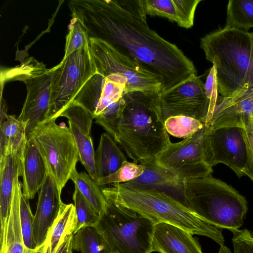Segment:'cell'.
<instances>
[{
    "label": "cell",
    "instance_id": "4316f807",
    "mask_svg": "<svg viewBox=\"0 0 253 253\" xmlns=\"http://www.w3.org/2000/svg\"><path fill=\"white\" fill-rule=\"evenodd\" d=\"M226 27L248 31L253 27V0H230Z\"/></svg>",
    "mask_w": 253,
    "mask_h": 253
},
{
    "label": "cell",
    "instance_id": "277c9868",
    "mask_svg": "<svg viewBox=\"0 0 253 253\" xmlns=\"http://www.w3.org/2000/svg\"><path fill=\"white\" fill-rule=\"evenodd\" d=\"M107 202L131 209L155 224L166 223L192 234L204 236L224 245L222 231L206 222L189 207L170 196L155 190L125 187L120 184L102 189Z\"/></svg>",
    "mask_w": 253,
    "mask_h": 253
},
{
    "label": "cell",
    "instance_id": "8992f818",
    "mask_svg": "<svg viewBox=\"0 0 253 253\" xmlns=\"http://www.w3.org/2000/svg\"><path fill=\"white\" fill-rule=\"evenodd\" d=\"M108 202L94 227L109 253H151L155 224L137 211Z\"/></svg>",
    "mask_w": 253,
    "mask_h": 253
},
{
    "label": "cell",
    "instance_id": "484cf974",
    "mask_svg": "<svg viewBox=\"0 0 253 253\" xmlns=\"http://www.w3.org/2000/svg\"><path fill=\"white\" fill-rule=\"evenodd\" d=\"M70 179L100 216L106 210L108 202L100 185L88 174L83 172L79 173L77 169L73 173Z\"/></svg>",
    "mask_w": 253,
    "mask_h": 253
},
{
    "label": "cell",
    "instance_id": "d4e9b609",
    "mask_svg": "<svg viewBox=\"0 0 253 253\" xmlns=\"http://www.w3.org/2000/svg\"><path fill=\"white\" fill-rule=\"evenodd\" d=\"M77 223L75 206L63 203L58 216L49 229L38 253H54L62 239L74 234Z\"/></svg>",
    "mask_w": 253,
    "mask_h": 253
},
{
    "label": "cell",
    "instance_id": "836d02e7",
    "mask_svg": "<svg viewBox=\"0 0 253 253\" xmlns=\"http://www.w3.org/2000/svg\"><path fill=\"white\" fill-rule=\"evenodd\" d=\"M144 170L143 165L125 161L120 168L114 173L98 180L99 185L109 184L123 183L131 181L142 174Z\"/></svg>",
    "mask_w": 253,
    "mask_h": 253
},
{
    "label": "cell",
    "instance_id": "83f0119b",
    "mask_svg": "<svg viewBox=\"0 0 253 253\" xmlns=\"http://www.w3.org/2000/svg\"><path fill=\"white\" fill-rule=\"evenodd\" d=\"M68 123L76 144L80 161L88 175L96 181L97 177L95 163V151L91 137L84 134L71 122L68 121Z\"/></svg>",
    "mask_w": 253,
    "mask_h": 253
},
{
    "label": "cell",
    "instance_id": "2e32d148",
    "mask_svg": "<svg viewBox=\"0 0 253 253\" xmlns=\"http://www.w3.org/2000/svg\"><path fill=\"white\" fill-rule=\"evenodd\" d=\"M140 164L144 167L141 175L131 181L119 184L127 188L162 192L188 207L184 196L183 180L179 176L160 165L155 159Z\"/></svg>",
    "mask_w": 253,
    "mask_h": 253
},
{
    "label": "cell",
    "instance_id": "f35d334b",
    "mask_svg": "<svg viewBox=\"0 0 253 253\" xmlns=\"http://www.w3.org/2000/svg\"><path fill=\"white\" fill-rule=\"evenodd\" d=\"M73 234L63 238L54 253H72Z\"/></svg>",
    "mask_w": 253,
    "mask_h": 253
},
{
    "label": "cell",
    "instance_id": "ac0fdd59",
    "mask_svg": "<svg viewBox=\"0 0 253 253\" xmlns=\"http://www.w3.org/2000/svg\"><path fill=\"white\" fill-rule=\"evenodd\" d=\"M24 148L0 157V253L5 252L14 181L22 176Z\"/></svg>",
    "mask_w": 253,
    "mask_h": 253
},
{
    "label": "cell",
    "instance_id": "6da1fadb",
    "mask_svg": "<svg viewBox=\"0 0 253 253\" xmlns=\"http://www.w3.org/2000/svg\"><path fill=\"white\" fill-rule=\"evenodd\" d=\"M68 5L89 38L105 42L156 75L163 91L196 75L183 51L150 28L143 0H71Z\"/></svg>",
    "mask_w": 253,
    "mask_h": 253
},
{
    "label": "cell",
    "instance_id": "8d00e7d4",
    "mask_svg": "<svg viewBox=\"0 0 253 253\" xmlns=\"http://www.w3.org/2000/svg\"><path fill=\"white\" fill-rule=\"evenodd\" d=\"M205 94L208 107V123H210L216 105L218 92V82L216 77V71L214 65L211 68L204 83Z\"/></svg>",
    "mask_w": 253,
    "mask_h": 253
},
{
    "label": "cell",
    "instance_id": "4dcf8cb0",
    "mask_svg": "<svg viewBox=\"0 0 253 253\" xmlns=\"http://www.w3.org/2000/svg\"><path fill=\"white\" fill-rule=\"evenodd\" d=\"M73 200L77 217L76 226L74 234L82 228L94 227L97 224L100 215L76 186L73 195Z\"/></svg>",
    "mask_w": 253,
    "mask_h": 253
},
{
    "label": "cell",
    "instance_id": "f1b7e54d",
    "mask_svg": "<svg viewBox=\"0 0 253 253\" xmlns=\"http://www.w3.org/2000/svg\"><path fill=\"white\" fill-rule=\"evenodd\" d=\"M72 248L81 253H109L105 240L92 227L82 228L73 234Z\"/></svg>",
    "mask_w": 253,
    "mask_h": 253
},
{
    "label": "cell",
    "instance_id": "4fadbf2b",
    "mask_svg": "<svg viewBox=\"0 0 253 253\" xmlns=\"http://www.w3.org/2000/svg\"><path fill=\"white\" fill-rule=\"evenodd\" d=\"M158 97L164 121L171 116L182 115L208 124V107L204 83L196 75L158 93Z\"/></svg>",
    "mask_w": 253,
    "mask_h": 253
},
{
    "label": "cell",
    "instance_id": "1f68e13d",
    "mask_svg": "<svg viewBox=\"0 0 253 253\" xmlns=\"http://www.w3.org/2000/svg\"><path fill=\"white\" fill-rule=\"evenodd\" d=\"M68 29L69 32L66 37L63 58L88 44L89 38L86 31L77 18H72L68 26Z\"/></svg>",
    "mask_w": 253,
    "mask_h": 253
},
{
    "label": "cell",
    "instance_id": "ba28073f",
    "mask_svg": "<svg viewBox=\"0 0 253 253\" xmlns=\"http://www.w3.org/2000/svg\"><path fill=\"white\" fill-rule=\"evenodd\" d=\"M55 119L37 126L31 137L61 192L71 179L80 161L76 144L69 127L58 125Z\"/></svg>",
    "mask_w": 253,
    "mask_h": 253
},
{
    "label": "cell",
    "instance_id": "44dd1931",
    "mask_svg": "<svg viewBox=\"0 0 253 253\" xmlns=\"http://www.w3.org/2000/svg\"><path fill=\"white\" fill-rule=\"evenodd\" d=\"M47 169L33 139H27L22 161V193L28 200L34 198L44 181Z\"/></svg>",
    "mask_w": 253,
    "mask_h": 253
},
{
    "label": "cell",
    "instance_id": "9c48e42d",
    "mask_svg": "<svg viewBox=\"0 0 253 253\" xmlns=\"http://www.w3.org/2000/svg\"><path fill=\"white\" fill-rule=\"evenodd\" d=\"M51 69L49 120H56L97 71L88 44L63 58Z\"/></svg>",
    "mask_w": 253,
    "mask_h": 253
},
{
    "label": "cell",
    "instance_id": "cb8c5ba5",
    "mask_svg": "<svg viewBox=\"0 0 253 253\" xmlns=\"http://www.w3.org/2000/svg\"><path fill=\"white\" fill-rule=\"evenodd\" d=\"M125 161L126 158L116 141L109 134H102L95 152L97 181L114 173Z\"/></svg>",
    "mask_w": 253,
    "mask_h": 253
},
{
    "label": "cell",
    "instance_id": "3957f363",
    "mask_svg": "<svg viewBox=\"0 0 253 253\" xmlns=\"http://www.w3.org/2000/svg\"><path fill=\"white\" fill-rule=\"evenodd\" d=\"M200 46L215 67L221 96L253 89V32L225 27L202 38Z\"/></svg>",
    "mask_w": 253,
    "mask_h": 253
},
{
    "label": "cell",
    "instance_id": "7a4b0ae2",
    "mask_svg": "<svg viewBox=\"0 0 253 253\" xmlns=\"http://www.w3.org/2000/svg\"><path fill=\"white\" fill-rule=\"evenodd\" d=\"M158 94L135 91L123 96L114 139L136 164L156 159L171 142Z\"/></svg>",
    "mask_w": 253,
    "mask_h": 253
},
{
    "label": "cell",
    "instance_id": "5b68a950",
    "mask_svg": "<svg viewBox=\"0 0 253 253\" xmlns=\"http://www.w3.org/2000/svg\"><path fill=\"white\" fill-rule=\"evenodd\" d=\"M183 192L187 206L207 223L232 233L243 225L246 198L211 174L184 179Z\"/></svg>",
    "mask_w": 253,
    "mask_h": 253
},
{
    "label": "cell",
    "instance_id": "7c38bea8",
    "mask_svg": "<svg viewBox=\"0 0 253 253\" xmlns=\"http://www.w3.org/2000/svg\"><path fill=\"white\" fill-rule=\"evenodd\" d=\"M209 127L205 124L201 129L183 140L170 142L156 157L157 163L174 172L183 181L211 174L212 169L206 161Z\"/></svg>",
    "mask_w": 253,
    "mask_h": 253
},
{
    "label": "cell",
    "instance_id": "60d3db41",
    "mask_svg": "<svg viewBox=\"0 0 253 253\" xmlns=\"http://www.w3.org/2000/svg\"><path fill=\"white\" fill-rule=\"evenodd\" d=\"M247 134L250 141V145L251 147V149L253 153V132H249L247 131Z\"/></svg>",
    "mask_w": 253,
    "mask_h": 253
},
{
    "label": "cell",
    "instance_id": "e575fe53",
    "mask_svg": "<svg viewBox=\"0 0 253 253\" xmlns=\"http://www.w3.org/2000/svg\"><path fill=\"white\" fill-rule=\"evenodd\" d=\"M34 218L29 200L22 194L20 202V221L24 243L29 249L39 250L34 235Z\"/></svg>",
    "mask_w": 253,
    "mask_h": 253
},
{
    "label": "cell",
    "instance_id": "30bf717a",
    "mask_svg": "<svg viewBox=\"0 0 253 253\" xmlns=\"http://www.w3.org/2000/svg\"><path fill=\"white\" fill-rule=\"evenodd\" d=\"M206 163L227 166L238 177L246 175L253 181V153L247 131L235 127L211 129L206 137Z\"/></svg>",
    "mask_w": 253,
    "mask_h": 253
},
{
    "label": "cell",
    "instance_id": "9a60e30c",
    "mask_svg": "<svg viewBox=\"0 0 253 253\" xmlns=\"http://www.w3.org/2000/svg\"><path fill=\"white\" fill-rule=\"evenodd\" d=\"M208 126L211 129L235 127L253 132V89L229 97L218 95Z\"/></svg>",
    "mask_w": 253,
    "mask_h": 253
},
{
    "label": "cell",
    "instance_id": "e0dca14e",
    "mask_svg": "<svg viewBox=\"0 0 253 253\" xmlns=\"http://www.w3.org/2000/svg\"><path fill=\"white\" fill-rule=\"evenodd\" d=\"M61 194L53 177L47 171L44 181L39 192L33 221L34 235L39 250L43 245L48 232L58 216L63 204Z\"/></svg>",
    "mask_w": 253,
    "mask_h": 253
},
{
    "label": "cell",
    "instance_id": "603a6c76",
    "mask_svg": "<svg viewBox=\"0 0 253 253\" xmlns=\"http://www.w3.org/2000/svg\"><path fill=\"white\" fill-rule=\"evenodd\" d=\"M22 193V183L19 177L14 181L10 212L8 220L5 253H38L25 245L20 221V202Z\"/></svg>",
    "mask_w": 253,
    "mask_h": 253
},
{
    "label": "cell",
    "instance_id": "ffe728a7",
    "mask_svg": "<svg viewBox=\"0 0 253 253\" xmlns=\"http://www.w3.org/2000/svg\"><path fill=\"white\" fill-rule=\"evenodd\" d=\"M201 0H143L145 13L165 17L189 29L194 24L195 11Z\"/></svg>",
    "mask_w": 253,
    "mask_h": 253
},
{
    "label": "cell",
    "instance_id": "74e56055",
    "mask_svg": "<svg viewBox=\"0 0 253 253\" xmlns=\"http://www.w3.org/2000/svg\"><path fill=\"white\" fill-rule=\"evenodd\" d=\"M233 253H253V232L247 229L233 233Z\"/></svg>",
    "mask_w": 253,
    "mask_h": 253
},
{
    "label": "cell",
    "instance_id": "52a82bcc",
    "mask_svg": "<svg viewBox=\"0 0 253 253\" xmlns=\"http://www.w3.org/2000/svg\"><path fill=\"white\" fill-rule=\"evenodd\" d=\"M1 71V80L22 81L26 84L27 95L21 112L17 118L26 124L28 139L34 128L49 120L50 109L51 69L33 57L19 66Z\"/></svg>",
    "mask_w": 253,
    "mask_h": 253
},
{
    "label": "cell",
    "instance_id": "8fae6325",
    "mask_svg": "<svg viewBox=\"0 0 253 253\" xmlns=\"http://www.w3.org/2000/svg\"><path fill=\"white\" fill-rule=\"evenodd\" d=\"M88 48L97 73L105 76L116 74L124 77L127 81V92L159 93L163 91V84L156 75L105 42L89 38Z\"/></svg>",
    "mask_w": 253,
    "mask_h": 253
},
{
    "label": "cell",
    "instance_id": "ab89813d",
    "mask_svg": "<svg viewBox=\"0 0 253 253\" xmlns=\"http://www.w3.org/2000/svg\"><path fill=\"white\" fill-rule=\"evenodd\" d=\"M218 253H232L231 250L226 246L221 245Z\"/></svg>",
    "mask_w": 253,
    "mask_h": 253
},
{
    "label": "cell",
    "instance_id": "d6a6232c",
    "mask_svg": "<svg viewBox=\"0 0 253 253\" xmlns=\"http://www.w3.org/2000/svg\"><path fill=\"white\" fill-rule=\"evenodd\" d=\"M60 117L67 118L84 134L91 136L92 123L94 117L83 106L72 103L64 110Z\"/></svg>",
    "mask_w": 253,
    "mask_h": 253
},
{
    "label": "cell",
    "instance_id": "5bb4252c",
    "mask_svg": "<svg viewBox=\"0 0 253 253\" xmlns=\"http://www.w3.org/2000/svg\"><path fill=\"white\" fill-rule=\"evenodd\" d=\"M127 81L122 76L96 73L84 84L72 103L83 106L95 119L123 98L127 93Z\"/></svg>",
    "mask_w": 253,
    "mask_h": 253
},
{
    "label": "cell",
    "instance_id": "7402d4cb",
    "mask_svg": "<svg viewBox=\"0 0 253 253\" xmlns=\"http://www.w3.org/2000/svg\"><path fill=\"white\" fill-rule=\"evenodd\" d=\"M6 104L2 97L0 113V157L7 156L17 151L26 145V124L14 116L8 115Z\"/></svg>",
    "mask_w": 253,
    "mask_h": 253
},
{
    "label": "cell",
    "instance_id": "d6986e66",
    "mask_svg": "<svg viewBox=\"0 0 253 253\" xmlns=\"http://www.w3.org/2000/svg\"><path fill=\"white\" fill-rule=\"evenodd\" d=\"M152 249L160 253H203L193 234L166 223L155 225Z\"/></svg>",
    "mask_w": 253,
    "mask_h": 253
},
{
    "label": "cell",
    "instance_id": "d590c367",
    "mask_svg": "<svg viewBox=\"0 0 253 253\" xmlns=\"http://www.w3.org/2000/svg\"><path fill=\"white\" fill-rule=\"evenodd\" d=\"M123 101V98L108 107L101 114L95 117V122L114 138Z\"/></svg>",
    "mask_w": 253,
    "mask_h": 253
},
{
    "label": "cell",
    "instance_id": "f546056e",
    "mask_svg": "<svg viewBox=\"0 0 253 253\" xmlns=\"http://www.w3.org/2000/svg\"><path fill=\"white\" fill-rule=\"evenodd\" d=\"M164 125L169 134L185 139L201 129L205 124L194 118L179 115L168 118L164 121Z\"/></svg>",
    "mask_w": 253,
    "mask_h": 253
}]
</instances>
